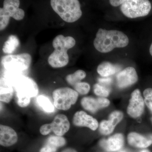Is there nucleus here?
<instances>
[{"label":"nucleus","mask_w":152,"mask_h":152,"mask_svg":"<svg viewBox=\"0 0 152 152\" xmlns=\"http://www.w3.org/2000/svg\"><path fill=\"white\" fill-rule=\"evenodd\" d=\"M129 43L127 36L117 30L99 28L94 41L95 48L101 53H109L115 48L126 47Z\"/></svg>","instance_id":"1"},{"label":"nucleus","mask_w":152,"mask_h":152,"mask_svg":"<svg viewBox=\"0 0 152 152\" xmlns=\"http://www.w3.org/2000/svg\"><path fill=\"white\" fill-rule=\"evenodd\" d=\"M31 55L27 53L5 56L1 61V75L10 80L24 75V73L29 68L31 63Z\"/></svg>","instance_id":"2"},{"label":"nucleus","mask_w":152,"mask_h":152,"mask_svg":"<svg viewBox=\"0 0 152 152\" xmlns=\"http://www.w3.org/2000/svg\"><path fill=\"white\" fill-rule=\"evenodd\" d=\"M76 41L70 36L64 37L63 35L56 36L53 42L54 50L50 55L48 62L50 65L54 68L65 66L69 62L67 51L75 46Z\"/></svg>","instance_id":"3"},{"label":"nucleus","mask_w":152,"mask_h":152,"mask_svg":"<svg viewBox=\"0 0 152 152\" xmlns=\"http://www.w3.org/2000/svg\"><path fill=\"white\" fill-rule=\"evenodd\" d=\"M50 5L55 12L67 23L77 21L82 16L80 4L77 0H51Z\"/></svg>","instance_id":"4"},{"label":"nucleus","mask_w":152,"mask_h":152,"mask_svg":"<svg viewBox=\"0 0 152 152\" xmlns=\"http://www.w3.org/2000/svg\"><path fill=\"white\" fill-rule=\"evenodd\" d=\"M151 9V4L148 0H126L121 6L124 15L130 18L148 15Z\"/></svg>","instance_id":"5"},{"label":"nucleus","mask_w":152,"mask_h":152,"mask_svg":"<svg viewBox=\"0 0 152 152\" xmlns=\"http://www.w3.org/2000/svg\"><path fill=\"white\" fill-rule=\"evenodd\" d=\"M54 105L57 109L67 110L75 104L78 98V93L68 87L56 89L53 92Z\"/></svg>","instance_id":"6"},{"label":"nucleus","mask_w":152,"mask_h":152,"mask_svg":"<svg viewBox=\"0 0 152 152\" xmlns=\"http://www.w3.org/2000/svg\"><path fill=\"white\" fill-rule=\"evenodd\" d=\"M14 88L16 97L29 98L37 96L39 89L37 83L29 77L24 75L15 83Z\"/></svg>","instance_id":"7"},{"label":"nucleus","mask_w":152,"mask_h":152,"mask_svg":"<svg viewBox=\"0 0 152 152\" xmlns=\"http://www.w3.org/2000/svg\"><path fill=\"white\" fill-rule=\"evenodd\" d=\"M145 103L140 90H135L131 94L129 103L127 109L128 115L134 118L140 116L144 112Z\"/></svg>","instance_id":"8"},{"label":"nucleus","mask_w":152,"mask_h":152,"mask_svg":"<svg viewBox=\"0 0 152 152\" xmlns=\"http://www.w3.org/2000/svg\"><path fill=\"white\" fill-rule=\"evenodd\" d=\"M19 0H5L3 3V7L0 8V15L12 18L16 20H23L25 16V12L19 8Z\"/></svg>","instance_id":"9"},{"label":"nucleus","mask_w":152,"mask_h":152,"mask_svg":"<svg viewBox=\"0 0 152 152\" xmlns=\"http://www.w3.org/2000/svg\"><path fill=\"white\" fill-rule=\"evenodd\" d=\"M118 87L124 88L137 83L138 75L135 69L132 67H128L121 71L117 75Z\"/></svg>","instance_id":"10"},{"label":"nucleus","mask_w":152,"mask_h":152,"mask_svg":"<svg viewBox=\"0 0 152 152\" xmlns=\"http://www.w3.org/2000/svg\"><path fill=\"white\" fill-rule=\"evenodd\" d=\"M73 123L77 126L86 127L93 131L96 130L99 127L97 120L83 111L75 113L73 118Z\"/></svg>","instance_id":"11"},{"label":"nucleus","mask_w":152,"mask_h":152,"mask_svg":"<svg viewBox=\"0 0 152 152\" xmlns=\"http://www.w3.org/2000/svg\"><path fill=\"white\" fill-rule=\"evenodd\" d=\"M81 103L85 110L91 113H95L99 109L107 107L110 105V101L104 98L86 97L82 99Z\"/></svg>","instance_id":"12"},{"label":"nucleus","mask_w":152,"mask_h":152,"mask_svg":"<svg viewBox=\"0 0 152 152\" xmlns=\"http://www.w3.org/2000/svg\"><path fill=\"white\" fill-rule=\"evenodd\" d=\"M51 132L56 135L62 136L69 130L70 124L67 117L63 114H58L49 124Z\"/></svg>","instance_id":"13"},{"label":"nucleus","mask_w":152,"mask_h":152,"mask_svg":"<svg viewBox=\"0 0 152 152\" xmlns=\"http://www.w3.org/2000/svg\"><path fill=\"white\" fill-rule=\"evenodd\" d=\"M124 143L123 135L121 133L111 136L107 140H102L100 143L101 146L107 151L115 152L122 148Z\"/></svg>","instance_id":"14"},{"label":"nucleus","mask_w":152,"mask_h":152,"mask_svg":"<svg viewBox=\"0 0 152 152\" xmlns=\"http://www.w3.org/2000/svg\"><path fill=\"white\" fill-rule=\"evenodd\" d=\"M18 141V136L12 128L8 126H0V144L5 147L13 145Z\"/></svg>","instance_id":"15"},{"label":"nucleus","mask_w":152,"mask_h":152,"mask_svg":"<svg viewBox=\"0 0 152 152\" xmlns=\"http://www.w3.org/2000/svg\"><path fill=\"white\" fill-rule=\"evenodd\" d=\"M128 142L130 145L139 148H146L152 144V134L144 136L136 132L129 133Z\"/></svg>","instance_id":"16"},{"label":"nucleus","mask_w":152,"mask_h":152,"mask_svg":"<svg viewBox=\"0 0 152 152\" xmlns=\"http://www.w3.org/2000/svg\"><path fill=\"white\" fill-rule=\"evenodd\" d=\"M14 87L3 78L0 80V100L4 102H10L13 96Z\"/></svg>","instance_id":"17"},{"label":"nucleus","mask_w":152,"mask_h":152,"mask_svg":"<svg viewBox=\"0 0 152 152\" xmlns=\"http://www.w3.org/2000/svg\"><path fill=\"white\" fill-rule=\"evenodd\" d=\"M120 67L119 66L113 64L108 61H104L98 66L97 71L100 75L107 77L113 75L119 72Z\"/></svg>","instance_id":"18"},{"label":"nucleus","mask_w":152,"mask_h":152,"mask_svg":"<svg viewBox=\"0 0 152 152\" xmlns=\"http://www.w3.org/2000/svg\"><path fill=\"white\" fill-rule=\"evenodd\" d=\"M20 45V41L16 36L10 35L5 42L2 48L3 52L6 54L12 53Z\"/></svg>","instance_id":"19"},{"label":"nucleus","mask_w":152,"mask_h":152,"mask_svg":"<svg viewBox=\"0 0 152 152\" xmlns=\"http://www.w3.org/2000/svg\"><path fill=\"white\" fill-rule=\"evenodd\" d=\"M86 76V72L82 70H78L74 73L66 76V81L68 84L74 87L75 85L78 83Z\"/></svg>","instance_id":"20"},{"label":"nucleus","mask_w":152,"mask_h":152,"mask_svg":"<svg viewBox=\"0 0 152 152\" xmlns=\"http://www.w3.org/2000/svg\"><path fill=\"white\" fill-rule=\"evenodd\" d=\"M37 102L44 111L48 113L54 111L55 106L48 98L43 95H40L37 98Z\"/></svg>","instance_id":"21"},{"label":"nucleus","mask_w":152,"mask_h":152,"mask_svg":"<svg viewBox=\"0 0 152 152\" xmlns=\"http://www.w3.org/2000/svg\"><path fill=\"white\" fill-rule=\"evenodd\" d=\"M66 143V139L62 136L52 135L47 139L46 143L48 144L57 148L65 145Z\"/></svg>","instance_id":"22"},{"label":"nucleus","mask_w":152,"mask_h":152,"mask_svg":"<svg viewBox=\"0 0 152 152\" xmlns=\"http://www.w3.org/2000/svg\"><path fill=\"white\" fill-rule=\"evenodd\" d=\"M115 127L109 120H104L100 124L99 129L102 134L108 135L113 132Z\"/></svg>","instance_id":"23"},{"label":"nucleus","mask_w":152,"mask_h":152,"mask_svg":"<svg viewBox=\"0 0 152 152\" xmlns=\"http://www.w3.org/2000/svg\"><path fill=\"white\" fill-rule=\"evenodd\" d=\"M94 91L95 94L102 98L107 97L110 95V89L99 83L96 84L94 86Z\"/></svg>","instance_id":"24"},{"label":"nucleus","mask_w":152,"mask_h":152,"mask_svg":"<svg viewBox=\"0 0 152 152\" xmlns=\"http://www.w3.org/2000/svg\"><path fill=\"white\" fill-rule=\"evenodd\" d=\"M75 91L80 94H87L90 91L91 87L90 85L85 82H80L73 87Z\"/></svg>","instance_id":"25"},{"label":"nucleus","mask_w":152,"mask_h":152,"mask_svg":"<svg viewBox=\"0 0 152 152\" xmlns=\"http://www.w3.org/2000/svg\"><path fill=\"white\" fill-rule=\"evenodd\" d=\"M124 115L121 112L119 111H115L112 112L109 116V121L114 125L115 126L122 120Z\"/></svg>","instance_id":"26"},{"label":"nucleus","mask_w":152,"mask_h":152,"mask_svg":"<svg viewBox=\"0 0 152 152\" xmlns=\"http://www.w3.org/2000/svg\"><path fill=\"white\" fill-rule=\"evenodd\" d=\"M144 101L152 113V88H148L143 92Z\"/></svg>","instance_id":"27"},{"label":"nucleus","mask_w":152,"mask_h":152,"mask_svg":"<svg viewBox=\"0 0 152 152\" xmlns=\"http://www.w3.org/2000/svg\"><path fill=\"white\" fill-rule=\"evenodd\" d=\"M17 103L21 107H27L30 103L31 99L29 98L16 97Z\"/></svg>","instance_id":"28"},{"label":"nucleus","mask_w":152,"mask_h":152,"mask_svg":"<svg viewBox=\"0 0 152 152\" xmlns=\"http://www.w3.org/2000/svg\"><path fill=\"white\" fill-rule=\"evenodd\" d=\"M58 149L48 144L45 143L41 148L39 152H56Z\"/></svg>","instance_id":"29"},{"label":"nucleus","mask_w":152,"mask_h":152,"mask_svg":"<svg viewBox=\"0 0 152 152\" xmlns=\"http://www.w3.org/2000/svg\"><path fill=\"white\" fill-rule=\"evenodd\" d=\"M40 132L44 136L49 134L51 132L49 124H45L42 125L40 128Z\"/></svg>","instance_id":"30"},{"label":"nucleus","mask_w":152,"mask_h":152,"mask_svg":"<svg viewBox=\"0 0 152 152\" xmlns=\"http://www.w3.org/2000/svg\"><path fill=\"white\" fill-rule=\"evenodd\" d=\"M98 81L102 85H109L112 83V79L109 77L99 78L98 79Z\"/></svg>","instance_id":"31"},{"label":"nucleus","mask_w":152,"mask_h":152,"mask_svg":"<svg viewBox=\"0 0 152 152\" xmlns=\"http://www.w3.org/2000/svg\"><path fill=\"white\" fill-rule=\"evenodd\" d=\"M125 2V0H111L110 1V4L113 7H116L121 5Z\"/></svg>","instance_id":"32"},{"label":"nucleus","mask_w":152,"mask_h":152,"mask_svg":"<svg viewBox=\"0 0 152 152\" xmlns=\"http://www.w3.org/2000/svg\"><path fill=\"white\" fill-rule=\"evenodd\" d=\"M61 152H78L75 150V149L72 148H67L63 150Z\"/></svg>","instance_id":"33"},{"label":"nucleus","mask_w":152,"mask_h":152,"mask_svg":"<svg viewBox=\"0 0 152 152\" xmlns=\"http://www.w3.org/2000/svg\"><path fill=\"white\" fill-rule=\"evenodd\" d=\"M150 54H151V56H152V43L151 44V47H150Z\"/></svg>","instance_id":"34"},{"label":"nucleus","mask_w":152,"mask_h":152,"mask_svg":"<svg viewBox=\"0 0 152 152\" xmlns=\"http://www.w3.org/2000/svg\"><path fill=\"white\" fill-rule=\"evenodd\" d=\"M140 152H151L149 150H147V149H145L142 150Z\"/></svg>","instance_id":"35"},{"label":"nucleus","mask_w":152,"mask_h":152,"mask_svg":"<svg viewBox=\"0 0 152 152\" xmlns=\"http://www.w3.org/2000/svg\"><path fill=\"white\" fill-rule=\"evenodd\" d=\"M124 152V151H121V152Z\"/></svg>","instance_id":"36"},{"label":"nucleus","mask_w":152,"mask_h":152,"mask_svg":"<svg viewBox=\"0 0 152 152\" xmlns=\"http://www.w3.org/2000/svg\"></svg>","instance_id":"37"}]
</instances>
